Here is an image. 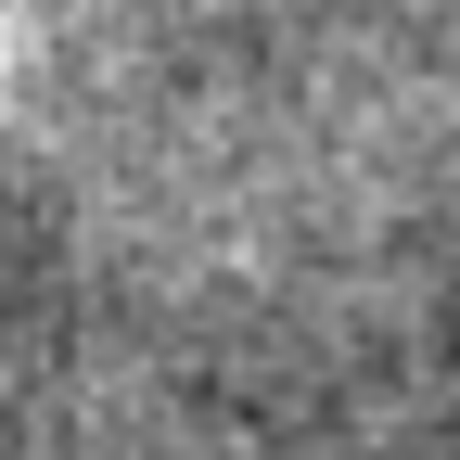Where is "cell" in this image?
<instances>
[{
	"mask_svg": "<svg viewBox=\"0 0 460 460\" xmlns=\"http://www.w3.org/2000/svg\"><path fill=\"white\" fill-rule=\"evenodd\" d=\"M0 13H13V0H0Z\"/></svg>",
	"mask_w": 460,
	"mask_h": 460,
	"instance_id": "1",
	"label": "cell"
}]
</instances>
